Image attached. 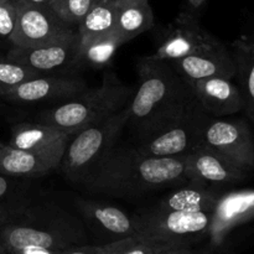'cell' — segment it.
<instances>
[{
	"instance_id": "277c9868",
	"label": "cell",
	"mask_w": 254,
	"mask_h": 254,
	"mask_svg": "<svg viewBox=\"0 0 254 254\" xmlns=\"http://www.w3.org/2000/svg\"><path fill=\"white\" fill-rule=\"evenodd\" d=\"M134 92L114 72L107 71L97 88L86 89L69 101L44 109L37 114L35 121L76 134L92 124L118 113L130 103Z\"/></svg>"
},
{
	"instance_id": "d590c367",
	"label": "cell",
	"mask_w": 254,
	"mask_h": 254,
	"mask_svg": "<svg viewBox=\"0 0 254 254\" xmlns=\"http://www.w3.org/2000/svg\"><path fill=\"white\" fill-rule=\"evenodd\" d=\"M192 254H193V253H192ZM200 254H213V253H208V252L206 253V252H205V253H200Z\"/></svg>"
},
{
	"instance_id": "ac0fdd59",
	"label": "cell",
	"mask_w": 254,
	"mask_h": 254,
	"mask_svg": "<svg viewBox=\"0 0 254 254\" xmlns=\"http://www.w3.org/2000/svg\"><path fill=\"white\" fill-rule=\"evenodd\" d=\"M73 135L41 122H24L12 126L7 145L34 153H64Z\"/></svg>"
},
{
	"instance_id": "7402d4cb",
	"label": "cell",
	"mask_w": 254,
	"mask_h": 254,
	"mask_svg": "<svg viewBox=\"0 0 254 254\" xmlns=\"http://www.w3.org/2000/svg\"><path fill=\"white\" fill-rule=\"evenodd\" d=\"M117 2L116 32L124 44L154 27V15L149 1L126 0Z\"/></svg>"
},
{
	"instance_id": "cb8c5ba5",
	"label": "cell",
	"mask_w": 254,
	"mask_h": 254,
	"mask_svg": "<svg viewBox=\"0 0 254 254\" xmlns=\"http://www.w3.org/2000/svg\"><path fill=\"white\" fill-rule=\"evenodd\" d=\"M122 45H124V42L117 32L86 42H79V66H88L94 69L106 68L111 64L114 55Z\"/></svg>"
},
{
	"instance_id": "5b68a950",
	"label": "cell",
	"mask_w": 254,
	"mask_h": 254,
	"mask_svg": "<svg viewBox=\"0 0 254 254\" xmlns=\"http://www.w3.org/2000/svg\"><path fill=\"white\" fill-rule=\"evenodd\" d=\"M128 106L103 121L77 131L64 149L59 168L73 184H83L116 146L128 124Z\"/></svg>"
},
{
	"instance_id": "4316f807",
	"label": "cell",
	"mask_w": 254,
	"mask_h": 254,
	"mask_svg": "<svg viewBox=\"0 0 254 254\" xmlns=\"http://www.w3.org/2000/svg\"><path fill=\"white\" fill-rule=\"evenodd\" d=\"M17 6L15 0L0 4V52L5 54L12 46V37L16 30Z\"/></svg>"
},
{
	"instance_id": "30bf717a",
	"label": "cell",
	"mask_w": 254,
	"mask_h": 254,
	"mask_svg": "<svg viewBox=\"0 0 254 254\" xmlns=\"http://www.w3.org/2000/svg\"><path fill=\"white\" fill-rule=\"evenodd\" d=\"M202 143L243 170H254V138L243 119L211 117L203 131Z\"/></svg>"
},
{
	"instance_id": "f35d334b",
	"label": "cell",
	"mask_w": 254,
	"mask_h": 254,
	"mask_svg": "<svg viewBox=\"0 0 254 254\" xmlns=\"http://www.w3.org/2000/svg\"><path fill=\"white\" fill-rule=\"evenodd\" d=\"M1 54H2V52H1Z\"/></svg>"
},
{
	"instance_id": "8fae6325",
	"label": "cell",
	"mask_w": 254,
	"mask_h": 254,
	"mask_svg": "<svg viewBox=\"0 0 254 254\" xmlns=\"http://www.w3.org/2000/svg\"><path fill=\"white\" fill-rule=\"evenodd\" d=\"M87 84L71 73H44L0 93V99L24 106L61 104L81 94Z\"/></svg>"
},
{
	"instance_id": "d6a6232c",
	"label": "cell",
	"mask_w": 254,
	"mask_h": 254,
	"mask_svg": "<svg viewBox=\"0 0 254 254\" xmlns=\"http://www.w3.org/2000/svg\"><path fill=\"white\" fill-rule=\"evenodd\" d=\"M16 1L30 5H47L51 0H16Z\"/></svg>"
},
{
	"instance_id": "7a4b0ae2",
	"label": "cell",
	"mask_w": 254,
	"mask_h": 254,
	"mask_svg": "<svg viewBox=\"0 0 254 254\" xmlns=\"http://www.w3.org/2000/svg\"><path fill=\"white\" fill-rule=\"evenodd\" d=\"M186 181L185 156L155 158L144 155L135 148L114 146L83 185L96 193L136 197L176 188Z\"/></svg>"
},
{
	"instance_id": "44dd1931",
	"label": "cell",
	"mask_w": 254,
	"mask_h": 254,
	"mask_svg": "<svg viewBox=\"0 0 254 254\" xmlns=\"http://www.w3.org/2000/svg\"><path fill=\"white\" fill-rule=\"evenodd\" d=\"M233 59L236 62V77L245 101L246 116L254 123V36H241L233 41Z\"/></svg>"
},
{
	"instance_id": "d6986e66",
	"label": "cell",
	"mask_w": 254,
	"mask_h": 254,
	"mask_svg": "<svg viewBox=\"0 0 254 254\" xmlns=\"http://www.w3.org/2000/svg\"><path fill=\"white\" fill-rule=\"evenodd\" d=\"M64 153H34L5 144L0 151V174L14 179L46 176L59 169Z\"/></svg>"
},
{
	"instance_id": "6da1fadb",
	"label": "cell",
	"mask_w": 254,
	"mask_h": 254,
	"mask_svg": "<svg viewBox=\"0 0 254 254\" xmlns=\"http://www.w3.org/2000/svg\"><path fill=\"white\" fill-rule=\"evenodd\" d=\"M87 243L81 218L55 203L27 201L0 217V254H60Z\"/></svg>"
},
{
	"instance_id": "9c48e42d",
	"label": "cell",
	"mask_w": 254,
	"mask_h": 254,
	"mask_svg": "<svg viewBox=\"0 0 254 254\" xmlns=\"http://www.w3.org/2000/svg\"><path fill=\"white\" fill-rule=\"evenodd\" d=\"M17 22L12 46L35 47L77 36V29L62 21L49 5H30L15 0Z\"/></svg>"
},
{
	"instance_id": "2e32d148",
	"label": "cell",
	"mask_w": 254,
	"mask_h": 254,
	"mask_svg": "<svg viewBox=\"0 0 254 254\" xmlns=\"http://www.w3.org/2000/svg\"><path fill=\"white\" fill-rule=\"evenodd\" d=\"M168 62L185 81H196L218 76L227 78L236 77L235 59L232 51L226 47L225 44Z\"/></svg>"
},
{
	"instance_id": "9a60e30c",
	"label": "cell",
	"mask_w": 254,
	"mask_h": 254,
	"mask_svg": "<svg viewBox=\"0 0 254 254\" xmlns=\"http://www.w3.org/2000/svg\"><path fill=\"white\" fill-rule=\"evenodd\" d=\"M193 97L203 111L212 117H230L245 109L240 87L227 77L186 81Z\"/></svg>"
},
{
	"instance_id": "e0dca14e",
	"label": "cell",
	"mask_w": 254,
	"mask_h": 254,
	"mask_svg": "<svg viewBox=\"0 0 254 254\" xmlns=\"http://www.w3.org/2000/svg\"><path fill=\"white\" fill-rule=\"evenodd\" d=\"M254 220V190L231 191L218 196L208 235L218 243L237 226Z\"/></svg>"
},
{
	"instance_id": "4fadbf2b",
	"label": "cell",
	"mask_w": 254,
	"mask_h": 254,
	"mask_svg": "<svg viewBox=\"0 0 254 254\" xmlns=\"http://www.w3.org/2000/svg\"><path fill=\"white\" fill-rule=\"evenodd\" d=\"M74 203L86 228L106 243L139 235L135 217L117 206L84 197H76Z\"/></svg>"
},
{
	"instance_id": "ba28073f",
	"label": "cell",
	"mask_w": 254,
	"mask_h": 254,
	"mask_svg": "<svg viewBox=\"0 0 254 254\" xmlns=\"http://www.w3.org/2000/svg\"><path fill=\"white\" fill-rule=\"evenodd\" d=\"M220 44L222 42L203 29L192 12L183 11L160 30L155 49L146 57L156 61H175Z\"/></svg>"
},
{
	"instance_id": "74e56055",
	"label": "cell",
	"mask_w": 254,
	"mask_h": 254,
	"mask_svg": "<svg viewBox=\"0 0 254 254\" xmlns=\"http://www.w3.org/2000/svg\"><path fill=\"white\" fill-rule=\"evenodd\" d=\"M117 1H123V0H117Z\"/></svg>"
},
{
	"instance_id": "603a6c76",
	"label": "cell",
	"mask_w": 254,
	"mask_h": 254,
	"mask_svg": "<svg viewBox=\"0 0 254 254\" xmlns=\"http://www.w3.org/2000/svg\"><path fill=\"white\" fill-rule=\"evenodd\" d=\"M117 12V0H96L77 25L79 42H86L116 32Z\"/></svg>"
},
{
	"instance_id": "f546056e",
	"label": "cell",
	"mask_w": 254,
	"mask_h": 254,
	"mask_svg": "<svg viewBox=\"0 0 254 254\" xmlns=\"http://www.w3.org/2000/svg\"><path fill=\"white\" fill-rule=\"evenodd\" d=\"M131 237L123 238L116 242L103 243V245H82L68 248L60 254H118L130 242Z\"/></svg>"
},
{
	"instance_id": "7c38bea8",
	"label": "cell",
	"mask_w": 254,
	"mask_h": 254,
	"mask_svg": "<svg viewBox=\"0 0 254 254\" xmlns=\"http://www.w3.org/2000/svg\"><path fill=\"white\" fill-rule=\"evenodd\" d=\"M79 37L35 47L11 46L5 56L40 73H71L79 66Z\"/></svg>"
},
{
	"instance_id": "1f68e13d",
	"label": "cell",
	"mask_w": 254,
	"mask_h": 254,
	"mask_svg": "<svg viewBox=\"0 0 254 254\" xmlns=\"http://www.w3.org/2000/svg\"><path fill=\"white\" fill-rule=\"evenodd\" d=\"M186 1H188V5L190 6V9L193 10V11H196V10L202 7V5L205 4L206 0H186Z\"/></svg>"
},
{
	"instance_id": "4dcf8cb0",
	"label": "cell",
	"mask_w": 254,
	"mask_h": 254,
	"mask_svg": "<svg viewBox=\"0 0 254 254\" xmlns=\"http://www.w3.org/2000/svg\"><path fill=\"white\" fill-rule=\"evenodd\" d=\"M190 245L185 242H175L171 243L170 246L165 247L164 250L159 251L155 254H192Z\"/></svg>"
},
{
	"instance_id": "83f0119b",
	"label": "cell",
	"mask_w": 254,
	"mask_h": 254,
	"mask_svg": "<svg viewBox=\"0 0 254 254\" xmlns=\"http://www.w3.org/2000/svg\"><path fill=\"white\" fill-rule=\"evenodd\" d=\"M20 179L9 178L0 174V217L17 206L27 202L20 193Z\"/></svg>"
},
{
	"instance_id": "8992f818",
	"label": "cell",
	"mask_w": 254,
	"mask_h": 254,
	"mask_svg": "<svg viewBox=\"0 0 254 254\" xmlns=\"http://www.w3.org/2000/svg\"><path fill=\"white\" fill-rule=\"evenodd\" d=\"M212 116L201 108L197 101L171 123L139 136L134 148L155 158H180L202 144L203 131Z\"/></svg>"
},
{
	"instance_id": "484cf974",
	"label": "cell",
	"mask_w": 254,
	"mask_h": 254,
	"mask_svg": "<svg viewBox=\"0 0 254 254\" xmlns=\"http://www.w3.org/2000/svg\"><path fill=\"white\" fill-rule=\"evenodd\" d=\"M96 0H51L49 7L66 24L76 27Z\"/></svg>"
},
{
	"instance_id": "836d02e7",
	"label": "cell",
	"mask_w": 254,
	"mask_h": 254,
	"mask_svg": "<svg viewBox=\"0 0 254 254\" xmlns=\"http://www.w3.org/2000/svg\"><path fill=\"white\" fill-rule=\"evenodd\" d=\"M4 145H5V144H1V143H0V151H1V149L4 148Z\"/></svg>"
},
{
	"instance_id": "52a82bcc",
	"label": "cell",
	"mask_w": 254,
	"mask_h": 254,
	"mask_svg": "<svg viewBox=\"0 0 254 254\" xmlns=\"http://www.w3.org/2000/svg\"><path fill=\"white\" fill-rule=\"evenodd\" d=\"M213 210L155 211L146 208L135 215L139 235L173 242H185L208 235Z\"/></svg>"
},
{
	"instance_id": "ffe728a7",
	"label": "cell",
	"mask_w": 254,
	"mask_h": 254,
	"mask_svg": "<svg viewBox=\"0 0 254 254\" xmlns=\"http://www.w3.org/2000/svg\"><path fill=\"white\" fill-rule=\"evenodd\" d=\"M218 196L211 186L186 181L183 185L173 188L170 192L149 208L155 211L213 210Z\"/></svg>"
},
{
	"instance_id": "e575fe53",
	"label": "cell",
	"mask_w": 254,
	"mask_h": 254,
	"mask_svg": "<svg viewBox=\"0 0 254 254\" xmlns=\"http://www.w3.org/2000/svg\"><path fill=\"white\" fill-rule=\"evenodd\" d=\"M5 1H7V0H0V4H1V2H5Z\"/></svg>"
},
{
	"instance_id": "5bb4252c",
	"label": "cell",
	"mask_w": 254,
	"mask_h": 254,
	"mask_svg": "<svg viewBox=\"0 0 254 254\" xmlns=\"http://www.w3.org/2000/svg\"><path fill=\"white\" fill-rule=\"evenodd\" d=\"M185 174L188 181L212 188L243 181L251 173L202 143L185 155Z\"/></svg>"
},
{
	"instance_id": "d4e9b609",
	"label": "cell",
	"mask_w": 254,
	"mask_h": 254,
	"mask_svg": "<svg viewBox=\"0 0 254 254\" xmlns=\"http://www.w3.org/2000/svg\"><path fill=\"white\" fill-rule=\"evenodd\" d=\"M40 74L44 73H40L17 62L10 61L9 59H6L5 54L0 52V93Z\"/></svg>"
},
{
	"instance_id": "f1b7e54d",
	"label": "cell",
	"mask_w": 254,
	"mask_h": 254,
	"mask_svg": "<svg viewBox=\"0 0 254 254\" xmlns=\"http://www.w3.org/2000/svg\"><path fill=\"white\" fill-rule=\"evenodd\" d=\"M175 243L173 241H163L158 238L148 237V236H134L130 242L123 248L118 254H155L159 251Z\"/></svg>"
},
{
	"instance_id": "8d00e7d4",
	"label": "cell",
	"mask_w": 254,
	"mask_h": 254,
	"mask_svg": "<svg viewBox=\"0 0 254 254\" xmlns=\"http://www.w3.org/2000/svg\"><path fill=\"white\" fill-rule=\"evenodd\" d=\"M123 1H126V0H123ZM141 1H149V0H141Z\"/></svg>"
},
{
	"instance_id": "3957f363",
	"label": "cell",
	"mask_w": 254,
	"mask_h": 254,
	"mask_svg": "<svg viewBox=\"0 0 254 254\" xmlns=\"http://www.w3.org/2000/svg\"><path fill=\"white\" fill-rule=\"evenodd\" d=\"M139 86L128 104V124L143 136L171 123L191 106L190 87L168 61L144 57L138 64Z\"/></svg>"
}]
</instances>
